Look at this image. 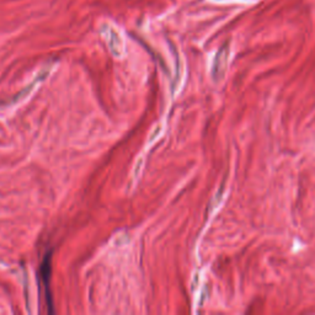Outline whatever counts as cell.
<instances>
[{
	"label": "cell",
	"instance_id": "1",
	"mask_svg": "<svg viewBox=\"0 0 315 315\" xmlns=\"http://www.w3.org/2000/svg\"><path fill=\"white\" fill-rule=\"evenodd\" d=\"M241 1H248V0H241Z\"/></svg>",
	"mask_w": 315,
	"mask_h": 315
}]
</instances>
